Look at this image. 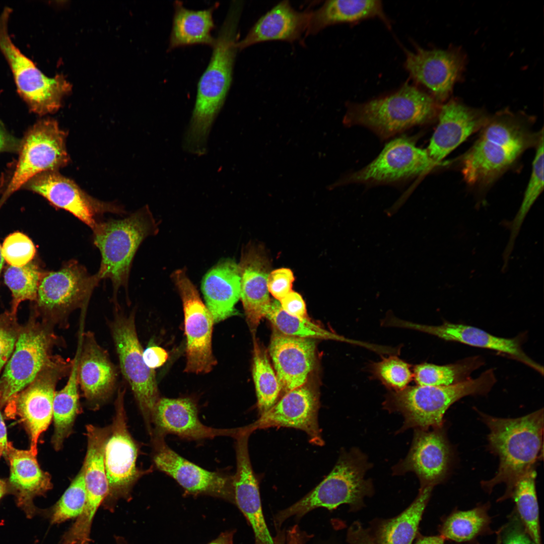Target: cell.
<instances>
[{
  "mask_svg": "<svg viewBox=\"0 0 544 544\" xmlns=\"http://www.w3.org/2000/svg\"><path fill=\"white\" fill-rule=\"evenodd\" d=\"M286 544H297V543H296V542H294V541H288V542H287L286 543Z\"/></svg>",
  "mask_w": 544,
  "mask_h": 544,
  "instance_id": "obj_61",
  "label": "cell"
},
{
  "mask_svg": "<svg viewBox=\"0 0 544 544\" xmlns=\"http://www.w3.org/2000/svg\"><path fill=\"white\" fill-rule=\"evenodd\" d=\"M125 388L119 387L115 402V413L104 450V465L108 492L103 504L112 509L118 499H128L132 488L142 475L151 470L137 466L138 447L130 434L124 407Z\"/></svg>",
  "mask_w": 544,
  "mask_h": 544,
  "instance_id": "obj_13",
  "label": "cell"
},
{
  "mask_svg": "<svg viewBox=\"0 0 544 544\" xmlns=\"http://www.w3.org/2000/svg\"><path fill=\"white\" fill-rule=\"evenodd\" d=\"M143 356L147 366L153 370L163 365L168 357L164 349L155 346L148 347L143 351Z\"/></svg>",
  "mask_w": 544,
  "mask_h": 544,
  "instance_id": "obj_51",
  "label": "cell"
},
{
  "mask_svg": "<svg viewBox=\"0 0 544 544\" xmlns=\"http://www.w3.org/2000/svg\"><path fill=\"white\" fill-rule=\"evenodd\" d=\"M11 12L6 7L0 14V50L11 68L17 91L33 112L40 115L55 112L71 91V85L61 75L45 76L14 44L8 31Z\"/></svg>",
  "mask_w": 544,
  "mask_h": 544,
  "instance_id": "obj_9",
  "label": "cell"
},
{
  "mask_svg": "<svg viewBox=\"0 0 544 544\" xmlns=\"http://www.w3.org/2000/svg\"><path fill=\"white\" fill-rule=\"evenodd\" d=\"M519 157L514 152L480 138L463 156L461 173L469 185H489Z\"/></svg>",
  "mask_w": 544,
  "mask_h": 544,
  "instance_id": "obj_31",
  "label": "cell"
},
{
  "mask_svg": "<svg viewBox=\"0 0 544 544\" xmlns=\"http://www.w3.org/2000/svg\"><path fill=\"white\" fill-rule=\"evenodd\" d=\"M370 467L366 456L359 450L342 451L333 469L321 482L302 499L275 514L276 527L280 528L290 517L300 519L317 508L332 510L342 504L359 508L364 497L373 492L371 480L364 478Z\"/></svg>",
  "mask_w": 544,
  "mask_h": 544,
  "instance_id": "obj_5",
  "label": "cell"
},
{
  "mask_svg": "<svg viewBox=\"0 0 544 544\" xmlns=\"http://www.w3.org/2000/svg\"><path fill=\"white\" fill-rule=\"evenodd\" d=\"M433 488H420L414 502L398 515L381 521L371 534L375 544H412Z\"/></svg>",
  "mask_w": 544,
  "mask_h": 544,
  "instance_id": "obj_35",
  "label": "cell"
},
{
  "mask_svg": "<svg viewBox=\"0 0 544 544\" xmlns=\"http://www.w3.org/2000/svg\"><path fill=\"white\" fill-rule=\"evenodd\" d=\"M480 356H474L457 362L444 365L423 363L413 369V379L417 385L447 386L470 378V374L484 364Z\"/></svg>",
  "mask_w": 544,
  "mask_h": 544,
  "instance_id": "obj_38",
  "label": "cell"
},
{
  "mask_svg": "<svg viewBox=\"0 0 544 544\" xmlns=\"http://www.w3.org/2000/svg\"><path fill=\"white\" fill-rule=\"evenodd\" d=\"M53 326L33 317L20 327L14 351L0 377L1 408L35 379L53 357L55 347L64 346Z\"/></svg>",
  "mask_w": 544,
  "mask_h": 544,
  "instance_id": "obj_7",
  "label": "cell"
},
{
  "mask_svg": "<svg viewBox=\"0 0 544 544\" xmlns=\"http://www.w3.org/2000/svg\"><path fill=\"white\" fill-rule=\"evenodd\" d=\"M77 367V352L66 384L60 390L55 391L54 395L52 419L54 429L51 444L56 451L61 449L64 440L72 434L76 418L81 412Z\"/></svg>",
  "mask_w": 544,
  "mask_h": 544,
  "instance_id": "obj_36",
  "label": "cell"
},
{
  "mask_svg": "<svg viewBox=\"0 0 544 544\" xmlns=\"http://www.w3.org/2000/svg\"><path fill=\"white\" fill-rule=\"evenodd\" d=\"M46 198L53 206L66 211L93 230L104 214H123L120 206L94 198L74 181L57 170L41 173L23 186Z\"/></svg>",
  "mask_w": 544,
  "mask_h": 544,
  "instance_id": "obj_16",
  "label": "cell"
},
{
  "mask_svg": "<svg viewBox=\"0 0 544 544\" xmlns=\"http://www.w3.org/2000/svg\"><path fill=\"white\" fill-rule=\"evenodd\" d=\"M486 504L453 513L444 522L440 529L441 535L444 539L459 542L473 539L489 526L491 519Z\"/></svg>",
  "mask_w": 544,
  "mask_h": 544,
  "instance_id": "obj_41",
  "label": "cell"
},
{
  "mask_svg": "<svg viewBox=\"0 0 544 544\" xmlns=\"http://www.w3.org/2000/svg\"><path fill=\"white\" fill-rule=\"evenodd\" d=\"M451 459V449L443 427L433 431L415 429L406 457L393 468L395 474L411 471L418 477L420 488H432L446 477Z\"/></svg>",
  "mask_w": 544,
  "mask_h": 544,
  "instance_id": "obj_20",
  "label": "cell"
},
{
  "mask_svg": "<svg viewBox=\"0 0 544 544\" xmlns=\"http://www.w3.org/2000/svg\"><path fill=\"white\" fill-rule=\"evenodd\" d=\"M444 541L441 535L421 536L414 544H444Z\"/></svg>",
  "mask_w": 544,
  "mask_h": 544,
  "instance_id": "obj_55",
  "label": "cell"
},
{
  "mask_svg": "<svg viewBox=\"0 0 544 544\" xmlns=\"http://www.w3.org/2000/svg\"><path fill=\"white\" fill-rule=\"evenodd\" d=\"M319 408L317 391L306 383L284 394L271 409L247 426L252 432L271 427L299 429L306 433L310 443L322 446Z\"/></svg>",
  "mask_w": 544,
  "mask_h": 544,
  "instance_id": "obj_19",
  "label": "cell"
},
{
  "mask_svg": "<svg viewBox=\"0 0 544 544\" xmlns=\"http://www.w3.org/2000/svg\"><path fill=\"white\" fill-rule=\"evenodd\" d=\"M7 494H9V490L7 480L0 478V500Z\"/></svg>",
  "mask_w": 544,
  "mask_h": 544,
  "instance_id": "obj_57",
  "label": "cell"
},
{
  "mask_svg": "<svg viewBox=\"0 0 544 544\" xmlns=\"http://www.w3.org/2000/svg\"><path fill=\"white\" fill-rule=\"evenodd\" d=\"M487 385L479 376L447 386H407L385 395L383 407L390 412H399L404 418L399 432L410 428L428 430L441 428L447 409L456 401L468 395H484Z\"/></svg>",
  "mask_w": 544,
  "mask_h": 544,
  "instance_id": "obj_6",
  "label": "cell"
},
{
  "mask_svg": "<svg viewBox=\"0 0 544 544\" xmlns=\"http://www.w3.org/2000/svg\"><path fill=\"white\" fill-rule=\"evenodd\" d=\"M350 544H375L369 531L365 528L357 530L349 538Z\"/></svg>",
  "mask_w": 544,
  "mask_h": 544,
  "instance_id": "obj_53",
  "label": "cell"
},
{
  "mask_svg": "<svg viewBox=\"0 0 544 544\" xmlns=\"http://www.w3.org/2000/svg\"><path fill=\"white\" fill-rule=\"evenodd\" d=\"M20 328L11 312L0 314V372L14 351Z\"/></svg>",
  "mask_w": 544,
  "mask_h": 544,
  "instance_id": "obj_47",
  "label": "cell"
},
{
  "mask_svg": "<svg viewBox=\"0 0 544 544\" xmlns=\"http://www.w3.org/2000/svg\"><path fill=\"white\" fill-rule=\"evenodd\" d=\"M252 432L239 428L236 439V471L233 476L234 501L250 524L255 544H280L270 535L263 516L258 483L249 457L248 441Z\"/></svg>",
  "mask_w": 544,
  "mask_h": 544,
  "instance_id": "obj_21",
  "label": "cell"
},
{
  "mask_svg": "<svg viewBox=\"0 0 544 544\" xmlns=\"http://www.w3.org/2000/svg\"><path fill=\"white\" fill-rule=\"evenodd\" d=\"M109 329L119 361L121 372L129 385L150 435L152 418L160 399L155 374L146 364L135 323V311L125 314L114 309Z\"/></svg>",
  "mask_w": 544,
  "mask_h": 544,
  "instance_id": "obj_10",
  "label": "cell"
},
{
  "mask_svg": "<svg viewBox=\"0 0 544 544\" xmlns=\"http://www.w3.org/2000/svg\"><path fill=\"white\" fill-rule=\"evenodd\" d=\"M370 371L374 378L392 391L404 388L413 379L411 365L394 355L372 363Z\"/></svg>",
  "mask_w": 544,
  "mask_h": 544,
  "instance_id": "obj_45",
  "label": "cell"
},
{
  "mask_svg": "<svg viewBox=\"0 0 544 544\" xmlns=\"http://www.w3.org/2000/svg\"><path fill=\"white\" fill-rule=\"evenodd\" d=\"M66 137L57 121L50 118L38 121L28 130L21 142L19 158L0 199L1 206L35 176L68 164Z\"/></svg>",
  "mask_w": 544,
  "mask_h": 544,
  "instance_id": "obj_12",
  "label": "cell"
},
{
  "mask_svg": "<svg viewBox=\"0 0 544 544\" xmlns=\"http://www.w3.org/2000/svg\"><path fill=\"white\" fill-rule=\"evenodd\" d=\"M496 544H502L501 543V536H500V532L497 535V540H496Z\"/></svg>",
  "mask_w": 544,
  "mask_h": 544,
  "instance_id": "obj_60",
  "label": "cell"
},
{
  "mask_svg": "<svg viewBox=\"0 0 544 544\" xmlns=\"http://www.w3.org/2000/svg\"><path fill=\"white\" fill-rule=\"evenodd\" d=\"M233 531L223 532L208 544H233Z\"/></svg>",
  "mask_w": 544,
  "mask_h": 544,
  "instance_id": "obj_56",
  "label": "cell"
},
{
  "mask_svg": "<svg viewBox=\"0 0 544 544\" xmlns=\"http://www.w3.org/2000/svg\"><path fill=\"white\" fill-rule=\"evenodd\" d=\"M478 413L490 431L489 449L500 461L495 476L481 485L491 492L496 485L505 484V494L499 500H505L517 481L534 469L537 460L543 456V410L514 419Z\"/></svg>",
  "mask_w": 544,
  "mask_h": 544,
  "instance_id": "obj_2",
  "label": "cell"
},
{
  "mask_svg": "<svg viewBox=\"0 0 544 544\" xmlns=\"http://www.w3.org/2000/svg\"><path fill=\"white\" fill-rule=\"evenodd\" d=\"M73 360L54 355L35 379L5 406V415L18 418L30 441V449L37 453L41 435L52 419L53 401L57 384L69 376Z\"/></svg>",
  "mask_w": 544,
  "mask_h": 544,
  "instance_id": "obj_11",
  "label": "cell"
},
{
  "mask_svg": "<svg viewBox=\"0 0 544 544\" xmlns=\"http://www.w3.org/2000/svg\"><path fill=\"white\" fill-rule=\"evenodd\" d=\"M117 544H126L125 540L120 537H116V538Z\"/></svg>",
  "mask_w": 544,
  "mask_h": 544,
  "instance_id": "obj_59",
  "label": "cell"
},
{
  "mask_svg": "<svg viewBox=\"0 0 544 544\" xmlns=\"http://www.w3.org/2000/svg\"><path fill=\"white\" fill-rule=\"evenodd\" d=\"M152 435L165 436L168 434L188 440L212 439L218 436L235 437L239 428L215 429L200 422L196 403L189 398L159 400L152 418Z\"/></svg>",
  "mask_w": 544,
  "mask_h": 544,
  "instance_id": "obj_25",
  "label": "cell"
},
{
  "mask_svg": "<svg viewBox=\"0 0 544 544\" xmlns=\"http://www.w3.org/2000/svg\"><path fill=\"white\" fill-rule=\"evenodd\" d=\"M279 301L283 310L288 314L308 318L305 301L299 293L292 291Z\"/></svg>",
  "mask_w": 544,
  "mask_h": 544,
  "instance_id": "obj_50",
  "label": "cell"
},
{
  "mask_svg": "<svg viewBox=\"0 0 544 544\" xmlns=\"http://www.w3.org/2000/svg\"><path fill=\"white\" fill-rule=\"evenodd\" d=\"M440 105L429 93L406 83L396 91L363 103H350L347 126L362 125L384 140L437 117Z\"/></svg>",
  "mask_w": 544,
  "mask_h": 544,
  "instance_id": "obj_3",
  "label": "cell"
},
{
  "mask_svg": "<svg viewBox=\"0 0 544 544\" xmlns=\"http://www.w3.org/2000/svg\"><path fill=\"white\" fill-rule=\"evenodd\" d=\"M264 317L273 324L275 329L286 335L305 338H320L345 342L375 350L376 346L356 340L350 339L330 331L310 321L288 314L282 308L277 300L271 301Z\"/></svg>",
  "mask_w": 544,
  "mask_h": 544,
  "instance_id": "obj_37",
  "label": "cell"
},
{
  "mask_svg": "<svg viewBox=\"0 0 544 544\" xmlns=\"http://www.w3.org/2000/svg\"><path fill=\"white\" fill-rule=\"evenodd\" d=\"M219 5L217 2L207 9L193 10L185 7L181 1H175L168 50L196 44L213 46L215 42L211 34L215 27L213 14Z\"/></svg>",
  "mask_w": 544,
  "mask_h": 544,
  "instance_id": "obj_34",
  "label": "cell"
},
{
  "mask_svg": "<svg viewBox=\"0 0 544 544\" xmlns=\"http://www.w3.org/2000/svg\"><path fill=\"white\" fill-rule=\"evenodd\" d=\"M310 13L295 10L288 1L279 3L254 23L242 40L238 41V49L267 41L298 40L303 34H306Z\"/></svg>",
  "mask_w": 544,
  "mask_h": 544,
  "instance_id": "obj_29",
  "label": "cell"
},
{
  "mask_svg": "<svg viewBox=\"0 0 544 544\" xmlns=\"http://www.w3.org/2000/svg\"><path fill=\"white\" fill-rule=\"evenodd\" d=\"M42 273L38 265L30 262L20 267L10 266L4 274L6 285L12 294L11 313L16 316L18 306L26 300L36 301Z\"/></svg>",
  "mask_w": 544,
  "mask_h": 544,
  "instance_id": "obj_43",
  "label": "cell"
},
{
  "mask_svg": "<svg viewBox=\"0 0 544 544\" xmlns=\"http://www.w3.org/2000/svg\"><path fill=\"white\" fill-rule=\"evenodd\" d=\"M442 165L433 160L426 149L418 147L411 139L402 137L388 143L370 163L341 179L334 185L391 183L427 174Z\"/></svg>",
  "mask_w": 544,
  "mask_h": 544,
  "instance_id": "obj_14",
  "label": "cell"
},
{
  "mask_svg": "<svg viewBox=\"0 0 544 544\" xmlns=\"http://www.w3.org/2000/svg\"><path fill=\"white\" fill-rule=\"evenodd\" d=\"M238 265L241 277L240 298L247 323L254 332L271 303L267 287L269 262L261 251L249 247L243 252Z\"/></svg>",
  "mask_w": 544,
  "mask_h": 544,
  "instance_id": "obj_28",
  "label": "cell"
},
{
  "mask_svg": "<svg viewBox=\"0 0 544 544\" xmlns=\"http://www.w3.org/2000/svg\"><path fill=\"white\" fill-rule=\"evenodd\" d=\"M37 454L30 449L16 448L11 443L5 456L10 469L7 480L9 494L14 496L17 505L28 518L37 512L34 498L44 496L52 488L51 476L41 468Z\"/></svg>",
  "mask_w": 544,
  "mask_h": 544,
  "instance_id": "obj_27",
  "label": "cell"
},
{
  "mask_svg": "<svg viewBox=\"0 0 544 544\" xmlns=\"http://www.w3.org/2000/svg\"><path fill=\"white\" fill-rule=\"evenodd\" d=\"M390 326L412 329L427 333L446 341L455 342L474 347L497 351L532 368L541 375L543 367L529 357L522 348L520 337L504 338L468 325L444 322L439 325L421 324L393 317Z\"/></svg>",
  "mask_w": 544,
  "mask_h": 544,
  "instance_id": "obj_22",
  "label": "cell"
},
{
  "mask_svg": "<svg viewBox=\"0 0 544 544\" xmlns=\"http://www.w3.org/2000/svg\"><path fill=\"white\" fill-rule=\"evenodd\" d=\"M536 478L535 469L526 473L515 483L507 499L514 501L518 516L534 543L541 544Z\"/></svg>",
  "mask_w": 544,
  "mask_h": 544,
  "instance_id": "obj_39",
  "label": "cell"
},
{
  "mask_svg": "<svg viewBox=\"0 0 544 544\" xmlns=\"http://www.w3.org/2000/svg\"><path fill=\"white\" fill-rule=\"evenodd\" d=\"M253 363V378L260 416L277 402L281 395L282 388L266 351L256 341L254 343Z\"/></svg>",
  "mask_w": 544,
  "mask_h": 544,
  "instance_id": "obj_40",
  "label": "cell"
},
{
  "mask_svg": "<svg viewBox=\"0 0 544 544\" xmlns=\"http://www.w3.org/2000/svg\"><path fill=\"white\" fill-rule=\"evenodd\" d=\"M4 258L3 257L2 253V247H1V246L0 245V274H1V270H2V268H3V263H4Z\"/></svg>",
  "mask_w": 544,
  "mask_h": 544,
  "instance_id": "obj_58",
  "label": "cell"
},
{
  "mask_svg": "<svg viewBox=\"0 0 544 544\" xmlns=\"http://www.w3.org/2000/svg\"><path fill=\"white\" fill-rule=\"evenodd\" d=\"M404 67L411 78L429 91L438 103L446 101L461 77L465 56L459 48L406 51Z\"/></svg>",
  "mask_w": 544,
  "mask_h": 544,
  "instance_id": "obj_18",
  "label": "cell"
},
{
  "mask_svg": "<svg viewBox=\"0 0 544 544\" xmlns=\"http://www.w3.org/2000/svg\"><path fill=\"white\" fill-rule=\"evenodd\" d=\"M100 281L97 274H90L74 259L65 262L56 271L43 273L35 301L42 320L53 326L68 327L71 313L87 307Z\"/></svg>",
  "mask_w": 544,
  "mask_h": 544,
  "instance_id": "obj_8",
  "label": "cell"
},
{
  "mask_svg": "<svg viewBox=\"0 0 544 544\" xmlns=\"http://www.w3.org/2000/svg\"><path fill=\"white\" fill-rule=\"evenodd\" d=\"M489 116L483 110L459 101L450 100L440 105L438 124L426 150L438 163L473 133L482 129Z\"/></svg>",
  "mask_w": 544,
  "mask_h": 544,
  "instance_id": "obj_24",
  "label": "cell"
},
{
  "mask_svg": "<svg viewBox=\"0 0 544 544\" xmlns=\"http://www.w3.org/2000/svg\"><path fill=\"white\" fill-rule=\"evenodd\" d=\"M531 127L532 120L527 116L504 110L489 116L480 138L520 156L536 147L543 137L542 129L535 132Z\"/></svg>",
  "mask_w": 544,
  "mask_h": 544,
  "instance_id": "obj_32",
  "label": "cell"
},
{
  "mask_svg": "<svg viewBox=\"0 0 544 544\" xmlns=\"http://www.w3.org/2000/svg\"><path fill=\"white\" fill-rule=\"evenodd\" d=\"M0 405V458L5 457L10 442L8 440L7 429Z\"/></svg>",
  "mask_w": 544,
  "mask_h": 544,
  "instance_id": "obj_54",
  "label": "cell"
},
{
  "mask_svg": "<svg viewBox=\"0 0 544 544\" xmlns=\"http://www.w3.org/2000/svg\"><path fill=\"white\" fill-rule=\"evenodd\" d=\"M4 259L11 266H22L31 261L36 253L32 240L21 232L10 234L2 246Z\"/></svg>",
  "mask_w": 544,
  "mask_h": 544,
  "instance_id": "obj_46",
  "label": "cell"
},
{
  "mask_svg": "<svg viewBox=\"0 0 544 544\" xmlns=\"http://www.w3.org/2000/svg\"><path fill=\"white\" fill-rule=\"evenodd\" d=\"M158 225L149 208L144 207L121 219L99 222L92 230L94 244L101 254L99 279H109L113 287L114 309L120 306V288L127 291L129 276L134 255L142 242L157 234Z\"/></svg>",
  "mask_w": 544,
  "mask_h": 544,
  "instance_id": "obj_4",
  "label": "cell"
},
{
  "mask_svg": "<svg viewBox=\"0 0 544 544\" xmlns=\"http://www.w3.org/2000/svg\"><path fill=\"white\" fill-rule=\"evenodd\" d=\"M171 278L180 296L184 315L188 373L210 372L217 362L212 353L213 317L200 299L185 268L173 271Z\"/></svg>",
  "mask_w": 544,
  "mask_h": 544,
  "instance_id": "obj_15",
  "label": "cell"
},
{
  "mask_svg": "<svg viewBox=\"0 0 544 544\" xmlns=\"http://www.w3.org/2000/svg\"><path fill=\"white\" fill-rule=\"evenodd\" d=\"M20 144L21 142L9 133L0 121V153L18 151Z\"/></svg>",
  "mask_w": 544,
  "mask_h": 544,
  "instance_id": "obj_52",
  "label": "cell"
},
{
  "mask_svg": "<svg viewBox=\"0 0 544 544\" xmlns=\"http://www.w3.org/2000/svg\"><path fill=\"white\" fill-rule=\"evenodd\" d=\"M201 288L214 322L235 315L237 313L235 306L241 293L238 264L229 258L219 261L205 275Z\"/></svg>",
  "mask_w": 544,
  "mask_h": 544,
  "instance_id": "obj_30",
  "label": "cell"
},
{
  "mask_svg": "<svg viewBox=\"0 0 544 544\" xmlns=\"http://www.w3.org/2000/svg\"><path fill=\"white\" fill-rule=\"evenodd\" d=\"M81 334L77 350L78 384L88 403L97 409L114 392L117 370L93 332L88 331Z\"/></svg>",
  "mask_w": 544,
  "mask_h": 544,
  "instance_id": "obj_23",
  "label": "cell"
},
{
  "mask_svg": "<svg viewBox=\"0 0 544 544\" xmlns=\"http://www.w3.org/2000/svg\"><path fill=\"white\" fill-rule=\"evenodd\" d=\"M536 147L532 172L520 207L510 222V235L503 257L509 259L524 219L543 189V137Z\"/></svg>",
  "mask_w": 544,
  "mask_h": 544,
  "instance_id": "obj_42",
  "label": "cell"
},
{
  "mask_svg": "<svg viewBox=\"0 0 544 544\" xmlns=\"http://www.w3.org/2000/svg\"><path fill=\"white\" fill-rule=\"evenodd\" d=\"M153 461L189 494L207 495L234 502L233 476L206 470L171 449L165 436L153 435Z\"/></svg>",
  "mask_w": 544,
  "mask_h": 544,
  "instance_id": "obj_17",
  "label": "cell"
},
{
  "mask_svg": "<svg viewBox=\"0 0 544 544\" xmlns=\"http://www.w3.org/2000/svg\"><path fill=\"white\" fill-rule=\"evenodd\" d=\"M500 536L502 544H535L517 515L511 517Z\"/></svg>",
  "mask_w": 544,
  "mask_h": 544,
  "instance_id": "obj_49",
  "label": "cell"
},
{
  "mask_svg": "<svg viewBox=\"0 0 544 544\" xmlns=\"http://www.w3.org/2000/svg\"><path fill=\"white\" fill-rule=\"evenodd\" d=\"M374 18H379L389 26L381 1H326L319 8L311 11L306 35H315L333 25L354 23Z\"/></svg>",
  "mask_w": 544,
  "mask_h": 544,
  "instance_id": "obj_33",
  "label": "cell"
},
{
  "mask_svg": "<svg viewBox=\"0 0 544 544\" xmlns=\"http://www.w3.org/2000/svg\"><path fill=\"white\" fill-rule=\"evenodd\" d=\"M295 278L292 270L287 268H281L271 271L267 278V287L270 293L276 300L280 301L292 291Z\"/></svg>",
  "mask_w": 544,
  "mask_h": 544,
  "instance_id": "obj_48",
  "label": "cell"
},
{
  "mask_svg": "<svg viewBox=\"0 0 544 544\" xmlns=\"http://www.w3.org/2000/svg\"><path fill=\"white\" fill-rule=\"evenodd\" d=\"M242 8L241 1L231 4L215 38L209 63L197 83L194 106L183 140L184 149L193 155L206 153L212 127L230 88Z\"/></svg>",
  "mask_w": 544,
  "mask_h": 544,
  "instance_id": "obj_1",
  "label": "cell"
},
{
  "mask_svg": "<svg viewBox=\"0 0 544 544\" xmlns=\"http://www.w3.org/2000/svg\"><path fill=\"white\" fill-rule=\"evenodd\" d=\"M315 351L314 339L288 336L275 329L269 353L283 395L306 383L314 368Z\"/></svg>",
  "mask_w": 544,
  "mask_h": 544,
  "instance_id": "obj_26",
  "label": "cell"
},
{
  "mask_svg": "<svg viewBox=\"0 0 544 544\" xmlns=\"http://www.w3.org/2000/svg\"><path fill=\"white\" fill-rule=\"evenodd\" d=\"M86 500L83 470L73 480L59 500L49 512L51 524H60L77 518L82 512Z\"/></svg>",
  "mask_w": 544,
  "mask_h": 544,
  "instance_id": "obj_44",
  "label": "cell"
}]
</instances>
